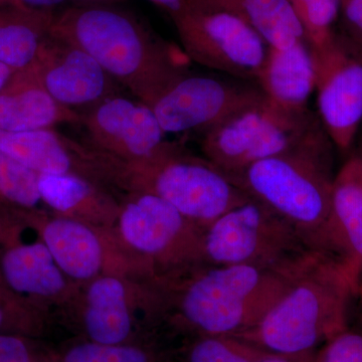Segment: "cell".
Wrapping results in <instances>:
<instances>
[{"label": "cell", "mask_w": 362, "mask_h": 362, "mask_svg": "<svg viewBox=\"0 0 362 362\" xmlns=\"http://www.w3.org/2000/svg\"><path fill=\"white\" fill-rule=\"evenodd\" d=\"M331 209L362 319V157L350 158L335 176Z\"/></svg>", "instance_id": "ffe728a7"}, {"label": "cell", "mask_w": 362, "mask_h": 362, "mask_svg": "<svg viewBox=\"0 0 362 362\" xmlns=\"http://www.w3.org/2000/svg\"><path fill=\"white\" fill-rule=\"evenodd\" d=\"M0 150L39 175H78L107 187H118L122 162L54 128L0 131Z\"/></svg>", "instance_id": "9a60e30c"}, {"label": "cell", "mask_w": 362, "mask_h": 362, "mask_svg": "<svg viewBox=\"0 0 362 362\" xmlns=\"http://www.w3.org/2000/svg\"><path fill=\"white\" fill-rule=\"evenodd\" d=\"M32 66L47 92L71 110H88L102 100L119 94L120 85L96 59L49 33Z\"/></svg>", "instance_id": "e0dca14e"}, {"label": "cell", "mask_w": 362, "mask_h": 362, "mask_svg": "<svg viewBox=\"0 0 362 362\" xmlns=\"http://www.w3.org/2000/svg\"><path fill=\"white\" fill-rule=\"evenodd\" d=\"M173 23L188 59L237 80L257 81L269 47L244 21L220 11L188 9Z\"/></svg>", "instance_id": "7c38bea8"}, {"label": "cell", "mask_w": 362, "mask_h": 362, "mask_svg": "<svg viewBox=\"0 0 362 362\" xmlns=\"http://www.w3.org/2000/svg\"><path fill=\"white\" fill-rule=\"evenodd\" d=\"M0 362H54V354L35 337L0 333Z\"/></svg>", "instance_id": "f546056e"}, {"label": "cell", "mask_w": 362, "mask_h": 362, "mask_svg": "<svg viewBox=\"0 0 362 362\" xmlns=\"http://www.w3.org/2000/svg\"><path fill=\"white\" fill-rule=\"evenodd\" d=\"M268 351L230 335L192 337L185 349L187 362H259Z\"/></svg>", "instance_id": "484cf974"}, {"label": "cell", "mask_w": 362, "mask_h": 362, "mask_svg": "<svg viewBox=\"0 0 362 362\" xmlns=\"http://www.w3.org/2000/svg\"><path fill=\"white\" fill-rule=\"evenodd\" d=\"M134 282L129 277L107 274L81 285L73 306L78 307L75 312L84 340L123 344L156 335H143L144 327L136 317V309L144 310L147 315L148 312L136 306L149 307L148 291L144 281Z\"/></svg>", "instance_id": "5bb4252c"}, {"label": "cell", "mask_w": 362, "mask_h": 362, "mask_svg": "<svg viewBox=\"0 0 362 362\" xmlns=\"http://www.w3.org/2000/svg\"><path fill=\"white\" fill-rule=\"evenodd\" d=\"M0 275L28 306L47 314L51 306L73 307L81 285L57 265L35 226L20 209L0 204Z\"/></svg>", "instance_id": "9c48e42d"}, {"label": "cell", "mask_w": 362, "mask_h": 362, "mask_svg": "<svg viewBox=\"0 0 362 362\" xmlns=\"http://www.w3.org/2000/svg\"><path fill=\"white\" fill-rule=\"evenodd\" d=\"M49 35L80 47L119 85L149 105L185 69L175 47L113 6H73L56 13Z\"/></svg>", "instance_id": "3957f363"}, {"label": "cell", "mask_w": 362, "mask_h": 362, "mask_svg": "<svg viewBox=\"0 0 362 362\" xmlns=\"http://www.w3.org/2000/svg\"><path fill=\"white\" fill-rule=\"evenodd\" d=\"M74 6H113L123 0H71Z\"/></svg>", "instance_id": "8d00e7d4"}, {"label": "cell", "mask_w": 362, "mask_h": 362, "mask_svg": "<svg viewBox=\"0 0 362 362\" xmlns=\"http://www.w3.org/2000/svg\"><path fill=\"white\" fill-rule=\"evenodd\" d=\"M119 188L156 194L204 230L251 199L211 161L170 142L145 160L123 163Z\"/></svg>", "instance_id": "5b68a950"}, {"label": "cell", "mask_w": 362, "mask_h": 362, "mask_svg": "<svg viewBox=\"0 0 362 362\" xmlns=\"http://www.w3.org/2000/svg\"><path fill=\"white\" fill-rule=\"evenodd\" d=\"M148 1L166 11L173 21L189 9L187 0H148Z\"/></svg>", "instance_id": "d6a6232c"}, {"label": "cell", "mask_w": 362, "mask_h": 362, "mask_svg": "<svg viewBox=\"0 0 362 362\" xmlns=\"http://www.w3.org/2000/svg\"><path fill=\"white\" fill-rule=\"evenodd\" d=\"M113 233L148 278L201 263L204 230L150 192H127Z\"/></svg>", "instance_id": "ba28073f"}, {"label": "cell", "mask_w": 362, "mask_h": 362, "mask_svg": "<svg viewBox=\"0 0 362 362\" xmlns=\"http://www.w3.org/2000/svg\"><path fill=\"white\" fill-rule=\"evenodd\" d=\"M11 4V0H0V6Z\"/></svg>", "instance_id": "74e56055"}, {"label": "cell", "mask_w": 362, "mask_h": 362, "mask_svg": "<svg viewBox=\"0 0 362 362\" xmlns=\"http://www.w3.org/2000/svg\"><path fill=\"white\" fill-rule=\"evenodd\" d=\"M299 274L201 262L144 280L150 316L156 327L192 338L238 337L261 321Z\"/></svg>", "instance_id": "6da1fadb"}, {"label": "cell", "mask_w": 362, "mask_h": 362, "mask_svg": "<svg viewBox=\"0 0 362 362\" xmlns=\"http://www.w3.org/2000/svg\"><path fill=\"white\" fill-rule=\"evenodd\" d=\"M21 211L37 228L57 265L73 282L83 285L107 274L147 277L141 262L121 246L113 232L47 209Z\"/></svg>", "instance_id": "30bf717a"}, {"label": "cell", "mask_w": 362, "mask_h": 362, "mask_svg": "<svg viewBox=\"0 0 362 362\" xmlns=\"http://www.w3.org/2000/svg\"><path fill=\"white\" fill-rule=\"evenodd\" d=\"M310 49L321 122L333 144L345 151L362 121V44L335 33Z\"/></svg>", "instance_id": "4fadbf2b"}, {"label": "cell", "mask_w": 362, "mask_h": 362, "mask_svg": "<svg viewBox=\"0 0 362 362\" xmlns=\"http://www.w3.org/2000/svg\"><path fill=\"white\" fill-rule=\"evenodd\" d=\"M340 14L344 35L362 44V0H341Z\"/></svg>", "instance_id": "4dcf8cb0"}, {"label": "cell", "mask_w": 362, "mask_h": 362, "mask_svg": "<svg viewBox=\"0 0 362 362\" xmlns=\"http://www.w3.org/2000/svg\"><path fill=\"white\" fill-rule=\"evenodd\" d=\"M322 255L289 221L252 199L223 214L202 237V261L211 265L297 275Z\"/></svg>", "instance_id": "8992f818"}, {"label": "cell", "mask_w": 362, "mask_h": 362, "mask_svg": "<svg viewBox=\"0 0 362 362\" xmlns=\"http://www.w3.org/2000/svg\"><path fill=\"white\" fill-rule=\"evenodd\" d=\"M82 114L87 143L123 163L145 160L165 144V134L148 105L120 94Z\"/></svg>", "instance_id": "2e32d148"}, {"label": "cell", "mask_w": 362, "mask_h": 362, "mask_svg": "<svg viewBox=\"0 0 362 362\" xmlns=\"http://www.w3.org/2000/svg\"><path fill=\"white\" fill-rule=\"evenodd\" d=\"M305 40L310 47L325 45L335 35L334 25L340 14L341 0H289Z\"/></svg>", "instance_id": "4316f807"}, {"label": "cell", "mask_w": 362, "mask_h": 362, "mask_svg": "<svg viewBox=\"0 0 362 362\" xmlns=\"http://www.w3.org/2000/svg\"><path fill=\"white\" fill-rule=\"evenodd\" d=\"M265 96L259 87L185 71L149 105L164 132H202Z\"/></svg>", "instance_id": "8fae6325"}, {"label": "cell", "mask_w": 362, "mask_h": 362, "mask_svg": "<svg viewBox=\"0 0 362 362\" xmlns=\"http://www.w3.org/2000/svg\"><path fill=\"white\" fill-rule=\"evenodd\" d=\"M82 114L62 106L45 89L33 66L16 71L0 92V131L25 132L80 124Z\"/></svg>", "instance_id": "ac0fdd59"}, {"label": "cell", "mask_w": 362, "mask_h": 362, "mask_svg": "<svg viewBox=\"0 0 362 362\" xmlns=\"http://www.w3.org/2000/svg\"><path fill=\"white\" fill-rule=\"evenodd\" d=\"M39 189L49 213L113 232L121 202L101 183L78 175H40Z\"/></svg>", "instance_id": "d6986e66"}, {"label": "cell", "mask_w": 362, "mask_h": 362, "mask_svg": "<svg viewBox=\"0 0 362 362\" xmlns=\"http://www.w3.org/2000/svg\"><path fill=\"white\" fill-rule=\"evenodd\" d=\"M39 173L0 150V204L21 209H45Z\"/></svg>", "instance_id": "d4e9b609"}, {"label": "cell", "mask_w": 362, "mask_h": 362, "mask_svg": "<svg viewBox=\"0 0 362 362\" xmlns=\"http://www.w3.org/2000/svg\"><path fill=\"white\" fill-rule=\"evenodd\" d=\"M315 351L306 352V354H268L259 362H312Z\"/></svg>", "instance_id": "836d02e7"}, {"label": "cell", "mask_w": 362, "mask_h": 362, "mask_svg": "<svg viewBox=\"0 0 362 362\" xmlns=\"http://www.w3.org/2000/svg\"><path fill=\"white\" fill-rule=\"evenodd\" d=\"M45 321L47 316L42 312L0 297V333L39 338L44 332Z\"/></svg>", "instance_id": "83f0119b"}, {"label": "cell", "mask_w": 362, "mask_h": 362, "mask_svg": "<svg viewBox=\"0 0 362 362\" xmlns=\"http://www.w3.org/2000/svg\"><path fill=\"white\" fill-rule=\"evenodd\" d=\"M354 303L346 266L322 255L292 281L256 326L235 337L271 354L316 351L349 327Z\"/></svg>", "instance_id": "277c9868"}, {"label": "cell", "mask_w": 362, "mask_h": 362, "mask_svg": "<svg viewBox=\"0 0 362 362\" xmlns=\"http://www.w3.org/2000/svg\"><path fill=\"white\" fill-rule=\"evenodd\" d=\"M16 71L0 62V92L6 87Z\"/></svg>", "instance_id": "d590c367"}, {"label": "cell", "mask_w": 362, "mask_h": 362, "mask_svg": "<svg viewBox=\"0 0 362 362\" xmlns=\"http://www.w3.org/2000/svg\"><path fill=\"white\" fill-rule=\"evenodd\" d=\"M257 83L274 104L288 111L307 110L315 90V68L306 40L290 47H269Z\"/></svg>", "instance_id": "44dd1931"}, {"label": "cell", "mask_w": 362, "mask_h": 362, "mask_svg": "<svg viewBox=\"0 0 362 362\" xmlns=\"http://www.w3.org/2000/svg\"><path fill=\"white\" fill-rule=\"evenodd\" d=\"M312 362H362V324L349 326L324 343Z\"/></svg>", "instance_id": "f1b7e54d"}, {"label": "cell", "mask_w": 362, "mask_h": 362, "mask_svg": "<svg viewBox=\"0 0 362 362\" xmlns=\"http://www.w3.org/2000/svg\"><path fill=\"white\" fill-rule=\"evenodd\" d=\"M188 8L232 14L251 26L268 47H290L305 40L289 0H187Z\"/></svg>", "instance_id": "7402d4cb"}, {"label": "cell", "mask_w": 362, "mask_h": 362, "mask_svg": "<svg viewBox=\"0 0 362 362\" xmlns=\"http://www.w3.org/2000/svg\"><path fill=\"white\" fill-rule=\"evenodd\" d=\"M0 297L4 298V299L7 300V301L13 302V303L25 305V306L32 308V307L25 304V302L21 301L20 298L16 297V295L8 289V287H7L6 282H4V279L1 277V275H0Z\"/></svg>", "instance_id": "e575fe53"}, {"label": "cell", "mask_w": 362, "mask_h": 362, "mask_svg": "<svg viewBox=\"0 0 362 362\" xmlns=\"http://www.w3.org/2000/svg\"><path fill=\"white\" fill-rule=\"evenodd\" d=\"M331 144L320 126L294 149L255 162L230 177L251 199L289 221L316 251L344 263L331 209Z\"/></svg>", "instance_id": "7a4b0ae2"}, {"label": "cell", "mask_w": 362, "mask_h": 362, "mask_svg": "<svg viewBox=\"0 0 362 362\" xmlns=\"http://www.w3.org/2000/svg\"><path fill=\"white\" fill-rule=\"evenodd\" d=\"M319 126L308 109L285 110L264 96L202 134V153L232 176L255 162L294 149Z\"/></svg>", "instance_id": "52a82bcc"}, {"label": "cell", "mask_w": 362, "mask_h": 362, "mask_svg": "<svg viewBox=\"0 0 362 362\" xmlns=\"http://www.w3.org/2000/svg\"><path fill=\"white\" fill-rule=\"evenodd\" d=\"M66 1L69 0H11V4L28 11L57 13L56 9Z\"/></svg>", "instance_id": "1f68e13d"}, {"label": "cell", "mask_w": 362, "mask_h": 362, "mask_svg": "<svg viewBox=\"0 0 362 362\" xmlns=\"http://www.w3.org/2000/svg\"><path fill=\"white\" fill-rule=\"evenodd\" d=\"M56 13L0 6V62L14 71L33 65Z\"/></svg>", "instance_id": "603a6c76"}, {"label": "cell", "mask_w": 362, "mask_h": 362, "mask_svg": "<svg viewBox=\"0 0 362 362\" xmlns=\"http://www.w3.org/2000/svg\"><path fill=\"white\" fill-rule=\"evenodd\" d=\"M175 351L157 340L101 344L81 340L54 354V362H175Z\"/></svg>", "instance_id": "cb8c5ba5"}]
</instances>
